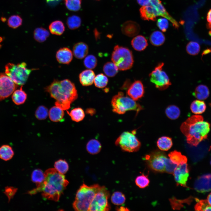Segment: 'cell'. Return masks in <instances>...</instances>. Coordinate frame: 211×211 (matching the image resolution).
Listing matches in <instances>:
<instances>
[{
  "mask_svg": "<svg viewBox=\"0 0 211 211\" xmlns=\"http://www.w3.org/2000/svg\"><path fill=\"white\" fill-rule=\"evenodd\" d=\"M168 156L172 161L178 165L187 161V159L185 156L176 150L171 152Z\"/></svg>",
  "mask_w": 211,
  "mask_h": 211,
  "instance_id": "obj_32",
  "label": "cell"
},
{
  "mask_svg": "<svg viewBox=\"0 0 211 211\" xmlns=\"http://www.w3.org/2000/svg\"><path fill=\"white\" fill-rule=\"evenodd\" d=\"M73 54L74 57L78 59H81L88 54L89 47L84 42H79L74 45L73 48Z\"/></svg>",
  "mask_w": 211,
  "mask_h": 211,
  "instance_id": "obj_20",
  "label": "cell"
},
{
  "mask_svg": "<svg viewBox=\"0 0 211 211\" xmlns=\"http://www.w3.org/2000/svg\"><path fill=\"white\" fill-rule=\"evenodd\" d=\"M210 124L204 121L203 116L193 115L188 118L181 124L180 130L186 136L187 142L196 147L203 140L206 139L210 131Z\"/></svg>",
  "mask_w": 211,
  "mask_h": 211,
  "instance_id": "obj_3",
  "label": "cell"
},
{
  "mask_svg": "<svg viewBox=\"0 0 211 211\" xmlns=\"http://www.w3.org/2000/svg\"><path fill=\"white\" fill-rule=\"evenodd\" d=\"M45 179L44 173L40 169L34 170L31 174V180L36 184V187H39L42 184Z\"/></svg>",
  "mask_w": 211,
  "mask_h": 211,
  "instance_id": "obj_35",
  "label": "cell"
},
{
  "mask_svg": "<svg viewBox=\"0 0 211 211\" xmlns=\"http://www.w3.org/2000/svg\"></svg>",
  "mask_w": 211,
  "mask_h": 211,
  "instance_id": "obj_56",
  "label": "cell"
},
{
  "mask_svg": "<svg viewBox=\"0 0 211 211\" xmlns=\"http://www.w3.org/2000/svg\"><path fill=\"white\" fill-rule=\"evenodd\" d=\"M126 200L124 194L120 191L114 192L111 197V200L114 205H119L124 204Z\"/></svg>",
  "mask_w": 211,
  "mask_h": 211,
  "instance_id": "obj_38",
  "label": "cell"
},
{
  "mask_svg": "<svg viewBox=\"0 0 211 211\" xmlns=\"http://www.w3.org/2000/svg\"><path fill=\"white\" fill-rule=\"evenodd\" d=\"M139 11L143 20L155 21L157 16H161L169 20L175 28L178 29L179 27L177 22L166 11L161 0H151L147 5L140 8Z\"/></svg>",
  "mask_w": 211,
  "mask_h": 211,
  "instance_id": "obj_4",
  "label": "cell"
},
{
  "mask_svg": "<svg viewBox=\"0 0 211 211\" xmlns=\"http://www.w3.org/2000/svg\"><path fill=\"white\" fill-rule=\"evenodd\" d=\"M50 96L56 101L55 104L63 110H67L78 97L77 91L74 83L68 79H54L45 88Z\"/></svg>",
  "mask_w": 211,
  "mask_h": 211,
  "instance_id": "obj_2",
  "label": "cell"
},
{
  "mask_svg": "<svg viewBox=\"0 0 211 211\" xmlns=\"http://www.w3.org/2000/svg\"><path fill=\"white\" fill-rule=\"evenodd\" d=\"M164 64L162 62L159 63L149 74L150 81L160 90L166 89L171 85L168 76L163 70Z\"/></svg>",
  "mask_w": 211,
  "mask_h": 211,
  "instance_id": "obj_10",
  "label": "cell"
},
{
  "mask_svg": "<svg viewBox=\"0 0 211 211\" xmlns=\"http://www.w3.org/2000/svg\"><path fill=\"white\" fill-rule=\"evenodd\" d=\"M210 92L208 87L203 84L198 85L193 93V96L199 100L206 99L209 96Z\"/></svg>",
  "mask_w": 211,
  "mask_h": 211,
  "instance_id": "obj_25",
  "label": "cell"
},
{
  "mask_svg": "<svg viewBox=\"0 0 211 211\" xmlns=\"http://www.w3.org/2000/svg\"><path fill=\"white\" fill-rule=\"evenodd\" d=\"M206 106L203 101L195 100L191 103L190 108L192 113L195 114H201L205 110Z\"/></svg>",
  "mask_w": 211,
  "mask_h": 211,
  "instance_id": "obj_30",
  "label": "cell"
},
{
  "mask_svg": "<svg viewBox=\"0 0 211 211\" xmlns=\"http://www.w3.org/2000/svg\"><path fill=\"white\" fill-rule=\"evenodd\" d=\"M186 49L187 52L189 55H195L199 53L200 47L198 43L195 42L190 41L187 44Z\"/></svg>",
  "mask_w": 211,
  "mask_h": 211,
  "instance_id": "obj_41",
  "label": "cell"
},
{
  "mask_svg": "<svg viewBox=\"0 0 211 211\" xmlns=\"http://www.w3.org/2000/svg\"><path fill=\"white\" fill-rule=\"evenodd\" d=\"M111 104L113 111L119 114L125 113L129 110H135L137 113L143 109V108L135 101L127 96L122 92H119L114 96Z\"/></svg>",
  "mask_w": 211,
  "mask_h": 211,
  "instance_id": "obj_6",
  "label": "cell"
},
{
  "mask_svg": "<svg viewBox=\"0 0 211 211\" xmlns=\"http://www.w3.org/2000/svg\"><path fill=\"white\" fill-rule=\"evenodd\" d=\"M101 149V145L98 140L91 139L87 143L86 149L88 152L91 154H96L99 153Z\"/></svg>",
  "mask_w": 211,
  "mask_h": 211,
  "instance_id": "obj_28",
  "label": "cell"
},
{
  "mask_svg": "<svg viewBox=\"0 0 211 211\" xmlns=\"http://www.w3.org/2000/svg\"><path fill=\"white\" fill-rule=\"evenodd\" d=\"M95 77L94 72L90 69H88L81 72L79 75V78L82 86H88L93 84Z\"/></svg>",
  "mask_w": 211,
  "mask_h": 211,
  "instance_id": "obj_19",
  "label": "cell"
},
{
  "mask_svg": "<svg viewBox=\"0 0 211 211\" xmlns=\"http://www.w3.org/2000/svg\"><path fill=\"white\" fill-rule=\"evenodd\" d=\"M44 174L45 179L41 185L29 191L28 193L34 195L41 192L44 198L58 201L69 182L64 174L58 172L55 168L47 169Z\"/></svg>",
  "mask_w": 211,
  "mask_h": 211,
  "instance_id": "obj_1",
  "label": "cell"
},
{
  "mask_svg": "<svg viewBox=\"0 0 211 211\" xmlns=\"http://www.w3.org/2000/svg\"><path fill=\"white\" fill-rule=\"evenodd\" d=\"M117 210L118 211H127L129 210L127 208L123 206L120 207L119 208H117Z\"/></svg>",
  "mask_w": 211,
  "mask_h": 211,
  "instance_id": "obj_53",
  "label": "cell"
},
{
  "mask_svg": "<svg viewBox=\"0 0 211 211\" xmlns=\"http://www.w3.org/2000/svg\"><path fill=\"white\" fill-rule=\"evenodd\" d=\"M64 1L67 8L70 11H77L81 8V0H64Z\"/></svg>",
  "mask_w": 211,
  "mask_h": 211,
  "instance_id": "obj_44",
  "label": "cell"
},
{
  "mask_svg": "<svg viewBox=\"0 0 211 211\" xmlns=\"http://www.w3.org/2000/svg\"><path fill=\"white\" fill-rule=\"evenodd\" d=\"M131 44L133 48L138 51H143L148 45L147 40L142 35H137L133 38L131 41Z\"/></svg>",
  "mask_w": 211,
  "mask_h": 211,
  "instance_id": "obj_21",
  "label": "cell"
},
{
  "mask_svg": "<svg viewBox=\"0 0 211 211\" xmlns=\"http://www.w3.org/2000/svg\"><path fill=\"white\" fill-rule=\"evenodd\" d=\"M118 69L113 62H108L104 65L103 70L105 74L108 76H114L118 73Z\"/></svg>",
  "mask_w": 211,
  "mask_h": 211,
  "instance_id": "obj_34",
  "label": "cell"
},
{
  "mask_svg": "<svg viewBox=\"0 0 211 211\" xmlns=\"http://www.w3.org/2000/svg\"><path fill=\"white\" fill-rule=\"evenodd\" d=\"M50 32L52 34L60 35L65 30V27L63 22L57 20L52 22L49 27Z\"/></svg>",
  "mask_w": 211,
  "mask_h": 211,
  "instance_id": "obj_26",
  "label": "cell"
},
{
  "mask_svg": "<svg viewBox=\"0 0 211 211\" xmlns=\"http://www.w3.org/2000/svg\"><path fill=\"white\" fill-rule=\"evenodd\" d=\"M67 113L70 117L72 120L76 122H78L82 121L85 116L84 112L81 108H75L69 112L67 111Z\"/></svg>",
  "mask_w": 211,
  "mask_h": 211,
  "instance_id": "obj_33",
  "label": "cell"
},
{
  "mask_svg": "<svg viewBox=\"0 0 211 211\" xmlns=\"http://www.w3.org/2000/svg\"><path fill=\"white\" fill-rule=\"evenodd\" d=\"M136 131L122 132L116 140L115 144L119 146L124 151L134 152L138 151L141 143L135 136Z\"/></svg>",
  "mask_w": 211,
  "mask_h": 211,
  "instance_id": "obj_9",
  "label": "cell"
},
{
  "mask_svg": "<svg viewBox=\"0 0 211 211\" xmlns=\"http://www.w3.org/2000/svg\"><path fill=\"white\" fill-rule=\"evenodd\" d=\"M55 169L59 173L64 174L69 169V165L65 160L59 159L56 161L54 164Z\"/></svg>",
  "mask_w": 211,
  "mask_h": 211,
  "instance_id": "obj_40",
  "label": "cell"
},
{
  "mask_svg": "<svg viewBox=\"0 0 211 211\" xmlns=\"http://www.w3.org/2000/svg\"><path fill=\"white\" fill-rule=\"evenodd\" d=\"M18 86L6 74L0 73V101L10 96Z\"/></svg>",
  "mask_w": 211,
  "mask_h": 211,
  "instance_id": "obj_13",
  "label": "cell"
},
{
  "mask_svg": "<svg viewBox=\"0 0 211 211\" xmlns=\"http://www.w3.org/2000/svg\"><path fill=\"white\" fill-rule=\"evenodd\" d=\"M48 109L44 106H39L36 109L35 113L36 118L39 120L46 119L48 115Z\"/></svg>",
  "mask_w": 211,
  "mask_h": 211,
  "instance_id": "obj_46",
  "label": "cell"
},
{
  "mask_svg": "<svg viewBox=\"0 0 211 211\" xmlns=\"http://www.w3.org/2000/svg\"><path fill=\"white\" fill-rule=\"evenodd\" d=\"M157 144L158 147L161 150L167 151L171 148L173 145V142L171 138L166 136H163L158 139Z\"/></svg>",
  "mask_w": 211,
  "mask_h": 211,
  "instance_id": "obj_31",
  "label": "cell"
},
{
  "mask_svg": "<svg viewBox=\"0 0 211 211\" xmlns=\"http://www.w3.org/2000/svg\"><path fill=\"white\" fill-rule=\"evenodd\" d=\"M11 97L13 101L16 105H20L25 103L27 98V95L23 90L22 86L19 89L14 91Z\"/></svg>",
  "mask_w": 211,
  "mask_h": 211,
  "instance_id": "obj_23",
  "label": "cell"
},
{
  "mask_svg": "<svg viewBox=\"0 0 211 211\" xmlns=\"http://www.w3.org/2000/svg\"><path fill=\"white\" fill-rule=\"evenodd\" d=\"M149 40L152 45L158 47L164 43L165 40V37L162 32L156 30L151 33L150 36Z\"/></svg>",
  "mask_w": 211,
  "mask_h": 211,
  "instance_id": "obj_24",
  "label": "cell"
},
{
  "mask_svg": "<svg viewBox=\"0 0 211 211\" xmlns=\"http://www.w3.org/2000/svg\"><path fill=\"white\" fill-rule=\"evenodd\" d=\"M85 66L89 69H93L95 68L97 66V60L95 56L90 55L87 56L84 61Z\"/></svg>",
  "mask_w": 211,
  "mask_h": 211,
  "instance_id": "obj_43",
  "label": "cell"
},
{
  "mask_svg": "<svg viewBox=\"0 0 211 211\" xmlns=\"http://www.w3.org/2000/svg\"><path fill=\"white\" fill-rule=\"evenodd\" d=\"M22 19L18 15H13L10 16L8 21V25L9 27L13 28H16L22 24Z\"/></svg>",
  "mask_w": 211,
  "mask_h": 211,
  "instance_id": "obj_45",
  "label": "cell"
},
{
  "mask_svg": "<svg viewBox=\"0 0 211 211\" xmlns=\"http://www.w3.org/2000/svg\"><path fill=\"white\" fill-rule=\"evenodd\" d=\"M48 115L50 119L52 121L61 122L63 120L64 112L63 110L55 106H53L50 109Z\"/></svg>",
  "mask_w": 211,
  "mask_h": 211,
  "instance_id": "obj_22",
  "label": "cell"
},
{
  "mask_svg": "<svg viewBox=\"0 0 211 211\" xmlns=\"http://www.w3.org/2000/svg\"></svg>",
  "mask_w": 211,
  "mask_h": 211,
  "instance_id": "obj_57",
  "label": "cell"
},
{
  "mask_svg": "<svg viewBox=\"0 0 211 211\" xmlns=\"http://www.w3.org/2000/svg\"><path fill=\"white\" fill-rule=\"evenodd\" d=\"M109 192L104 186H101L90 205L89 211H107L110 209L108 200Z\"/></svg>",
  "mask_w": 211,
  "mask_h": 211,
  "instance_id": "obj_11",
  "label": "cell"
},
{
  "mask_svg": "<svg viewBox=\"0 0 211 211\" xmlns=\"http://www.w3.org/2000/svg\"><path fill=\"white\" fill-rule=\"evenodd\" d=\"M27 67L25 62L17 64L8 63L5 66V74L16 84L22 86L26 83L33 70L29 69Z\"/></svg>",
  "mask_w": 211,
  "mask_h": 211,
  "instance_id": "obj_8",
  "label": "cell"
},
{
  "mask_svg": "<svg viewBox=\"0 0 211 211\" xmlns=\"http://www.w3.org/2000/svg\"><path fill=\"white\" fill-rule=\"evenodd\" d=\"M86 112L91 115H92L94 114V110L93 109H92L89 108L87 109V110L86 111Z\"/></svg>",
  "mask_w": 211,
  "mask_h": 211,
  "instance_id": "obj_54",
  "label": "cell"
},
{
  "mask_svg": "<svg viewBox=\"0 0 211 211\" xmlns=\"http://www.w3.org/2000/svg\"><path fill=\"white\" fill-rule=\"evenodd\" d=\"M48 2L50 1H54L55 0H46Z\"/></svg>",
  "mask_w": 211,
  "mask_h": 211,
  "instance_id": "obj_55",
  "label": "cell"
},
{
  "mask_svg": "<svg viewBox=\"0 0 211 211\" xmlns=\"http://www.w3.org/2000/svg\"><path fill=\"white\" fill-rule=\"evenodd\" d=\"M168 20L165 18H160L158 19L157 25L162 32H165L169 27Z\"/></svg>",
  "mask_w": 211,
  "mask_h": 211,
  "instance_id": "obj_49",
  "label": "cell"
},
{
  "mask_svg": "<svg viewBox=\"0 0 211 211\" xmlns=\"http://www.w3.org/2000/svg\"><path fill=\"white\" fill-rule=\"evenodd\" d=\"M121 30L125 35L132 37L137 35L139 32L140 27L136 22L128 21L125 22L122 25Z\"/></svg>",
  "mask_w": 211,
  "mask_h": 211,
  "instance_id": "obj_17",
  "label": "cell"
},
{
  "mask_svg": "<svg viewBox=\"0 0 211 211\" xmlns=\"http://www.w3.org/2000/svg\"><path fill=\"white\" fill-rule=\"evenodd\" d=\"M135 183L136 185L139 188H142L148 186L149 183V180L147 176L143 174L136 177L135 180Z\"/></svg>",
  "mask_w": 211,
  "mask_h": 211,
  "instance_id": "obj_47",
  "label": "cell"
},
{
  "mask_svg": "<svg viewBox=\"0 0 211 211\" xmlns=\"http://www.w3.org/2000/svg\"><path fill=\"white\" fill-rule=\"evenodd\" d=\"M101 186L98 184L88 186L84 183L78 190L73 207L76 211H89L91 203Z\"/></svg>",
  "mask_w": 211,
  "mask_h": 211,
  "instance_id": "obj_5",
  "label": "cell"
},
{
  "mask_svg": "<svg viewBox=\"0 0 211 211\" xmlns=\"http://www.w3.org/2000/svg\"><path fill=\"white\" fill-rule=\"evenodd\" d=\"M206 200L208 203L211 206V193L208 195Z\"/></svg>",
  "mask_w": 211,
  "mask_h": 211,
  "instance_id": "obj_52",
  "label": "cell"
},
{
  "mask_svg": "<svg viewBox=\"0 0 211 211\" xmlns=\"http://www.w3.org/2000/svg\"><path fill=\"white\" fill-rule=\"evenodd\" d=\"M165 113L169 118L175 120L178 118L180 114V111L177 106L172 105L169 106L165 110Z\"/></svg>",
  "mask_w": 211,
  "mask_h": 211,
  "instance_id": "obj_36",
  "label": "cell"
},
{
  "mask_svg": "<svg viewBox=\"0 0 211 211\" xmlns=\"http://www.w3.org/2000/svg\"><path fill=\"white\" fill-rule=\"evenodd\" d=\"M167 156L164 153L159 151H154L145 157L150 168L156 172H165V162Z\"/></svg>",
  "mask_w": 211,
  "mask_h": 211,
  "instance_id": "obj_12",
  "label": "cell"
},
{
  "mask_svg": "<svg viewBox=\"0 0 211 211\" xmlns=\"http://www.w3.org/2000/svg\"><path fill=\"white\" fill-rule=\"evenodd\" d=\"M107 77L102 73L97 75L94 79V84L96 87L99 88H102L106 87L108 82Z\"/></svg>",
  "mask_w": 211,
  "mask_h": 211,
  "instance_id": "obj_39",
  "label": "cell"
},
{
  "mask_svg": "<svg viewBox=\"0 0 211 211\" xmlns=\"http://www.w3.org/2000/svg\"><path fill=\"white\" fill-rule=\"evenodd\" d=\"M207 20L209 24H211V9L209 10L207 13Z\"/></svg>",
  "mask_w": 211,
  "mask_h": 211,
  "instance_id": "obj_51",
  "label": "cell"
},
{
  "mask_svg": "<svg viewBox=\"0 0 211 211\" xmlns=\"http://www.w3.org/2000/svg\"><path fill=\"white\" fill-rule=\"evenodd\" d=\"M194 188L196 191L200 193L211 190V174H205L199 177L195 182Z\"/></svg>",
  "mask_w": 211,
  "mask_h": 211,
  "instance_id": "obj_15",
  "label": "cell"
},
{
  "mask_svg": "<svg viewBox=\"0 0 211 211\" xmlns=\"http://www.w3.org/2000/svg\"><path fill=\"white\" fill-rule=\"evenodd\" d=\"M173 173L177 185L186 187L189 175L187 162L178 165Z\"/></svg>",
  "mask_w": 211,
  "mask_h": 211,
  "instance_id": "obj_14",
  "label": "cell"
},
{
  "mask_svg": "<svg viewBox=\"0 0 211 211\" xmlns=\"http://www.w3.org/2000/svg\"><path fill=\"white\" fill-rule=\"evenodd\" d=\"M17 190V188L12 186H7L5 188L4 193L7 197L8 202L13 198Z\"/></svg>",
  "mask_w": 211,
  "mask_h": 211,
  "instance_id": "obj_48",
  "label": "cell"
},
{
  "mask_svg": "<svg viewBox=\"0 0 211 211\" xmlns=\"http://www.w3.org/2000/svg\"><path fill=\"white\" fill-rule=\"evenodd\" d=\"M14 154L12 147L8 144L2 145L0 147V158L5 161L11 159Z\"/></svg>",
  "mask_w": 211,
  "mask_h": 211,
  "instance_id": "obj_27",
  "label": "cell"
},
{
  "mask_svg": "<svg viewBox=\"0 0 211 211\" xmlns=\"http://www.w3.org/2000/svg\"><path fill=\"white\" fill-rule=\"evenodd\" d=\"M67 25L70 29L74 30L79 28L81 24L80 18L76 15H72L69 17L67 20Z\"/></svg>",
  "mask_w": 211,
  "mask_h": 211,
  "instance_id": "obj_37",
  "label": "cell"
},
{
  "mask_svg": "<svg viewBox=\"0 0 211 211\" xmlns=\"http://www.w3.org/2000/svg\"><path fill=\"white\" fill-rule=\"evenodd\" d=\"M49 35V31L42 27L36 28L34 31V38L35 40L39 42L45 41Z\"/></svg>",
  "mask_w": 211,
  "mask_h": 211,
  "instance_id": "obj_29",
  "label": "cell"
},
{
  "mask_svg": "<svg viewBox=\"0 0 211 211\" xmlns=\"http://www.w3.org/2000/svg\"><path fill=\"white\" fill-rule=\"evenodd\" d=\"M111 59L121 71H125L131 68L134 63V58L132 52L127 47L115 45L111 55Z\"/></svg>",
  "mask_w": 211,
  "mask_h": 211,
  "instance_id": "obj_7",
  "label": "cell"
},
{
  "mask_svg": "<svg viewBox=\"0 0 211 211\" xmlns=\"http://www.w3.org/2000/svg\"><path fill=\"white\" fill-rule=\"evenodd\" d=\"M144 93L143 84L139 80L135 81L130 85L127 92L128 95L135 101L137 100L142 97Z\"/></svg>",
  "mask_w": 211,
  "mask_h": 211,
  "instance_id": "obj_16",
  "label": "cell"
},
{
  "mask_svg": "<svg viewBox=\"0 0 211 211\" xmlns=\"http://www.w3.org/2000/svg\"><path fill=\"white\" fill-rule=\"evenodd\" d=\"M56 57L57 61L60 63L69 64L73 59V53L67 47H64L59 49L57 52Z\"/></svg>",
  "mask_w": 211,
  "mask_h": 211,
  "instance_id": "obj_18",
  "label": "cell"
},
{
  "mask_svg": "<svg viewBox=\"0 0 211 211\" xmlns=\"http://www.w3.org/2000/svg\"><path fill=\"white\" fill-rule=\"evenodd\" d=\"M151 0H137L138 4L141 6H144L147 5Z\"/></svg>",
  "mask_w": 211,
  "mask_h": 211,
  "instance_id": "obj_50",
  "label": "cell"
},
{
  "mask_svg": "<svg viewBox=\"0 0 211 211\" xmlns=\"http://www.w3.org/2000/svg\"><path fill=\"white\" fill-rule=\"evenodd\" d=\"M197 203L195 206L196 211H211V206L207 203L206 200H199L195 198Z\"/></svg>",
  "mask_w": 211,
  "mask_h": 211,
  "instance_id": "obj_42",
  "label": "cell"
}]
</instances>
